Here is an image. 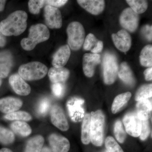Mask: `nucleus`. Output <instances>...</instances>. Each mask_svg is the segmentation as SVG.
Returning <instances> with one entry per match:
<instances>
[{
	"mask_svg": "<svg viewBox=\"0 0 152 152\" xmlns=\"http://www.w3.org/2000/svg\"><path fill=\"white\" fill-rule=\"evenodd\" d=\"M27 19L24 11L14 12L0 23V30L5 36L20 35L26 29Z\"/></svg>",
	"mask_w": 152,
	"mask_h": 152,
	"instance_id": "f257e3e1",
	"label": "nucleus"
},
{
	"mask_svg": "<svg viewBox=\"0 0 152 152\" xmlns=\"http://www.w3.org/2000/svg\"><path fill=\"white\" fill-rule=\"evenodd\" d=\"M50 37V31L46 26L42 24L33 25L30 28L28 37L21 41V45L25 50H32L37 44L48 40Z\"/></svg>",
	"mask_w": 152,
	"mask_h": 152,
	"instance_id": "f03ea898",
	"label": "nucleus"
},
{
	"mask_svg": "<svg viewBox=\"0 0 152 152\" xmlns=\"http://www.w3.org/2000/svg\"><path fill=\"white\" fill-rule=\"evenodd\" d=\"M105 117L102 111L92 112L91 114L90 137L91 141L96 146H101L104 142Z\"/></svg>",
	"mask_w": 152,
	"mask_h": 152,
	"instance_id": "7ed1b4c3",
	"label": "nucleus"
},
{
	"mask_svg": "<svg viewBox=\"0 0 152 152\" xmlns=\"http://www.w3.org/2000/svg\"><path fill=\"white\" fill-rule=\"evenodd\" d=\"M19 75L24 80H37L43 78L48 73L46 66L39 62H32L22 65L19 68Z\"/></svg>",
	"mask_w": 152,
	"mask_h": 152,
	"instance_id": "20e7f679",
	"label": "nucleus"
},
{
	"mask_svg": "<svg viewBox=\"0 0 152 152\" xmlns=\"http://www.w3.org/2000/svg\"><path fill=\"white\" fill-rule=\"evenodd\" d=\"M68 46L73 50H80L85 39V31L83 25L78 22H73L68 26L66 30Z\"/></svg>",
	"mask_w": 152,
	"mask_h": 152,
	"instance_id": "39448f33",
	"label": "nucleus"
},
{
	"mask_svg": "<svg viewBox=\"0 0 152 152\" xmlns=\"http://www.w3.org/2000/svg\"><path fill=\"white\" fill-rule=\"evenodd\" d=\"M104 81L107 85L113 83L116 79L118 66L116 57L110 53H106L103 61Z\"/></svg>",
	"mask_w": 152,
	"mask_h": 152,
	"instance_id": "423d86ee",
	"label": "nucleus"
},
{
	"mask_svg": "<svg viewBox=\"0 0 152 152\" xmlns=\"http://www.w3.org/2000/svg\"><path fill=\"white\" fill-rule=\"evenodd\" d=\"M121 26L131 32L135 31L138 27L140 17L138 14L131 8L125 9L121 14L119 18Z\"/></svg>",
	"mask_w": 152,
	"mask_h": 152,
	"instance_id": "0eeeda50",
	"label": "nucleus"
},
{
	"mask_svg": "<svg viewBox=\"0 0 152 152\" xmlns=\"http://www.w3.org/2000/svg\"><path fill=\"white\" fill-rule=\"evenodd\" d=\"M44 18L47 26L51 29H59L62 26V18L58 9L49 5L44 9Z\"/></svg>",
	"mask_w": 152,
	"mask_h": 152,
	"instance_id": "6e6552de",
	"label": "nucleus"
},
{
	"mask_svg": "<svg viewBox=\"0 0 152 152\" xmlns=\"http://www.w3.org/2000/svg\"><path fill=\"white\" fill-rule=\"evenodd\" d=\"M126 132L135 137L140 136L141 130L142 122L135 113H130L125 115L123 119Z\"/></svg>",
	"mask_w": 152,
	"mask_h": 152,
	"instance_id": "1a4fd4ad",
	"label": "nucleus"
},
{
	"mask_svg": "<svg viewBox=\"0 0 152 152\" xmlns=\"http://www.w3.org/2000/svg\"><path fill=\"white\" fill-rule=\"evenodd\" d=\"M51 121L55 126L62 131H67L69 123L63 109L58 105H54L50 112Z\"/></svg>",
	"mask_w": 152,
	"mask_h": 152,
	"instance_id": "9d476101",
	"label": "nucleus"
},
{
	"mask_svg": "<svg viewBox=\"0 0 152 152\" xmlns=\"http://www.w3.org/2000/svg\"><path fill=\"white\" fill-rule=\"evenodd\" d=\"M112 37L114 45L121 51L126 53L130 49L132 38L126 30H121L116 34H113Z\"/></svg>",
	"mask_w": 152,
	"mask_h": 152,
	"instance_id": "9b49d317",
	"label": "nucleus"
},
{
	"mask_svg": "<svg viewBox=\"0 0 152 152\" xmlns=\"http://www.w3.org/2000/svg\"><path fill=\"white\" fill-rule=\"evenodd\" d=\"M84 103V100L78 98H74L68 102L69 113L74 121H81L84 118L85 111L83 107Z\"/></svg>",
	"mask_w": 152,
	"mask_h": 152,
	"instance_id": "f8f14e48",
	"label": "nucleus"
},
{
	"mask_svg": "<svg viewBox=\"0 0 152 152\" xmlns=\"http://www.w3.org/2000/svg\"><path fill=\"white\" fill-rule=\"evenodd\" d=\"M100 62V56L98 54H85L83 60V70L85 75L88 77H92L96 66Z\"/></svg>",
	"mask_w": 152,
	"mask_h": 152,
	"instance_id": "ddd939ff",
	"label": "nucleus"
},
{
	"mask_svg": "<svg viewBox=\"0 0 152 152\" xmlns=\"http://www.w3.org/2000/svg\"><path fill=\"white\" fill-rule=\"evenodd\" d=\"M9 83L14 91L18 94L26 96L31 93V88L29 85L18 74L12 75L9 78Z\"/></svg>",
	"mask_w": 152,
	"mask_h": 152,
	"instance_id": "4468645a",
	"label": "nucleus"
},
{
	"mask_svg": "<svg viewBox=\"0 0 152 152\" xmlns=\"http://www.w3.org/2000/svg\"><path fill=\"white\" fill-rule=\"evenodd\" d=\"M49 142L53 152H68L69 150V142L63 136L52 134L49 137Z\"/></svg>",
	"mask_w": 152,
	"mask_h": 152,
	"instance_id": "2eb2a0df",
	"label": "nucleus"
},
{
	"mask_svg": "<svg viewBox=\"0 0 152 152\" xmlns=\"http://www.w3.org/2000/svg\"><path fill=\"white\" fill-rule=\"evenodd\" d=\"M77 2L87 12L95 15L102 13L105 7V1L103 0H78Z\"/></svg>",
	"mask_w": 152,
	"mask_h": 152,
	"instance_id": "dca6fc26",
	"label": "nucleus"
},
{
	"mask_svg": "<svg viewBox=\"0 0 152 152\" xmlns=\"http://www.w3.org/2000/svg\"><path fill=\"white\" fill-rule=\"evenodd\" d=\"M23 106V102L16 98L8 97L0 99V111L8 114L18 110Z\"/></svg>",
	"mask_w": 152,
	"mask_h": 152,
	"instance_id": "f3484780",
	"label": "nucleus"
},
{
	"mask_svg": "<svg viewBox=\"0 0 152 152\" xmlns=\"http://www.w3.org/2000/svg\"><path fill=\"white\" fill-rule=\"evenodd\" d=\"M71 55V50L68 45L61 47L53 57L52 65L54 67H64L68 62Z\"/></svg>",
	"mask_w": 152,
	"mask_h": 152,
	"instance_id": "a211bd4d",
	"label": "nucleus"
},
{
	"mask_svg": "<svg viewBox=\"0 0 152 152\" xmlns=\"http://www.w3.org/2000/svg\"><path fill=\"white\" fill-rule=\"evenodd\" d=\"M13 65L12 55L8 51L0 52V78H5L8 76Z\"/></svg>",
	"mask_w": 152,
	"mask_h": 152,
	"instance_id": "6ab92c4d",
	"label": "nucleus"
},
{
	"mask_svg": "<svg viewBox=\"0 0 152 152\" xmlns=\"http://www.w3.org/2000/svg\"><path fill=\"white\" fill-rule=\"evenodd\" d=\"M69 71L66 68H57L54 67L50 68L48 73L49 78L54 83L65 81L69 78Z\"/></svg>",
	"mask_w": 152,
	"mask_h": 152,
	"instance_id": "aec40b11",
	"label": "nucleus"
},
{
	"mask_svg": "<svg viewBox=\"0 0 152 152\" xmlns=\"http://www.w3.org/2000/svg\"><path fill=\"white\" fill-rule=\"evenodd\" d=\"M118 75L126 84L133 86L136 83V79L127 63L123 62L118 72Z\"/></svg>",
	"mask_w": 152,
	"mask_h": 152,
	"instance_id": "412c9836",
	"label": "nucleus"
},
{
	"mask_svg": "<svg viewBox=\"0 0 152 152\" xmlns=\"http://www.w3.org/2000/svg\"><path fill=\"white\" fill-rule=\"evenodd\" d=\"M137 115L141 121L148 120L152 111V102L148 99L138 101L137 105Z\"/></svg>",
	"mask_w": 152,
	"mask_h": 152,
	"instance_id": "4be33fe9",
	"label": "nucleus"
},
{
	"mask_svg": "<svg viewBox=\"0 0 152 152\" xmlns=\"http://www.w3.org/2000/svg\"><path fill=\"white\" fill-rule=\"evenodd\" d=\"M132 96L130 92L123 93L117 96L113 102L111 111L113 114H115L121 110L129 100Z\"/></svg>",
	"mask_w": 152,
	"mask_h": 152,
	"instance_id": "5701e85b",
	"label": "nucleus"
},
{
	"mask_svg": "<svg viewBox=\"0 0 152 152\" xmlns=\"http://www.w3.org/2000/svg\"><path fill=\"white\" fill-rule=\"evenodd\" d=\"M45 140L41 135H37L30 139L28 142L25 152H41Z\"/></svg>",
	"mask_w": 152,
	"mask_h": 152,
	"instance_id": "b1692460",
	"label": "nucleus"
},
{
	"mask_svg": "<svg viewBox=\"0 0 152 152\" xmlns=\"http://www.w3.org/2000/svg\"><path fill=\"white\" fill-rule=\"evenodd\" d=\"M11 128L14 132L23 137H27L32 133L31 128L24 121H15L11 124Z\"/></svg>",
	"mask_w": 152,
	"mask_h": 152,
	"instance_id": "393cba45",
	"label": "nucleus"
},
{
	"mask_svg": "<svg viewBox=\"0 0 152 152\" xmlns=\"http://www.w3.org/2000/svg\"><path fill=\"white\" fill-rule=\"evenodd\" d=\"M91 114L85 115L82 126L81 141L85 145H88L91 142L90 137Z\"/></svg>",
	"mask_w": 152,
	"mask_h": 152,
	"instance_id": "a878e982",
	"label": "nucleus"
},
{
	"mask_svg": "<svg viewBox=\"0 0 152 152\" xmlns=\"http://www.w3.org/2000/svg\"><path fill=\"white\" fill-rule=\"evenodd\" d=\"M140 61L141 64L145 67H152V46L148 45L144 47L141 52L140 56Z\"/></svg>",
	"mask_w": 152,
	"mask_h": 152,
	"instance_id": "bb28decb",
	"label": "nucleus"
},
{
	"mask_svg": "<svg viewBox=\"0 0 152 152\" xmlns=\"http://www.w3.org/2000/svg\"><path fill=\"white\" fill-rule=\"evenodd\" d=\"M126 2L136 13L140 14L145 12L148 7V3L144 0H127Z\"/></svg>",
	"mask_w": 152,
	"mask_h": 152,
	"instance_id": "cd10ccee",
	"label": "nucleus"
},
{
	"mask_svg": "<svg viewBox=\"0 0 152 152\" xmlns=\"http://www.w3.org/2000/svg\"><path fill=\"white\" fill-rule=\"evenodd\" d=\"M152 85H145L142 86L138 90L135 96L136 101H140L148 99L152 97Z\"/></svg>",
	"mask_w": 152,
	"mask_h": 152,
	"instance_id": "c85d7f7f",
	"label": "nucleus"
},
{
	"mask_svg": "<svg viewBox=\"0 0 152 152\" xmlns=\"http://www.w3.org/2000/svg\"><path fill=\"white\" fill-rule=\"evenodd\" d=\"M5 118L10 121H28L32 119V116L28 113L25 111H16L11 113L7 114Z\"/></svg>",
	"mask_w": 152,
	"mask_h": 152,
	"instance_id": "c756f323",
	"label": "nucleus"
},
{
	"mask_svg": "<svg viewBox=\"0 0 152 152\" xmlns=\"http://www.w3.org/2000/svg\"><path fill=\"white\" fill-rule=\"evenodd\" d=\"M15 135L12 131L0 126V142L8 145L13 142Z\"/></svg>",
	"mask_w": 152,
	"mask_h": 152,
	"instance_id": "7c9ffc66",
	"label": "nucleus"
},
{
	"mask_svg": "<svg viewBox=\"0 0 152 152\" xmlns=\"http://www.w3.org/2000/svg\"><path fill=\"white\" fill-rule=\"evenodd\" d=\"M114 134L117 140L121 143L124 142L126 138V132L123 128L122 124L120 121L116 122L114 127Z\"/></svg>",
	"mask_w": 152,
	"mask_h": 152,
	"instance_id": "2f4dec72",
	"label": "nucleus"
},
{
	"mask_svg": "<svg viewBox=\"0 0 152 152\" xmlns=\"http://www.w3.org/2000/svg\"><path fill=\"white\" fill-rule=\"evenodd\" d=\"M105 143L106 148L108 152H124L113 137H108L106 139Z\"/></svg>",
	"mask_w": 152,
	"mask_h": 152,
	"instance_id": "473e14b6",
	"label": "nucleus"
},
{
	"mask_svg": "<svg viewBox=\"0 0 152 152\" xmlns=\"http://www.w3.org/2000/svg\"><path fill=\"white\" fill-rule=\"evenodd\" d=\"M45 3V1L44 0H30L28 4L30 12L34 15L39 13Z\"/></svg>",
	"mask_w": 152,
	"mask_h": 152,
	"instance_id": "72a5a7b5",
	"label": "nucleus"
},
{
	"mask_svg": "<svg viewBox=\"0 0 152 152\" xmlns=\"http://www.w3.org/2000/svg\"><path fill=\"white\" fill-rule=\"evenodd\" d=\"M98 41L94 35L90 33L85 39L83 44L84 49L87 51L92 50L95 46Z\"/></svg>",
	"mask_w": 152,
	"mask_h": 152,
	"instance_id": "f704fd0d",
	"label": "nucleus"
},
{
	"mask_svg": "<svg viewBox=\"0 0 152 152\" xmlns=\"http://www.w3.org/2000/svg\"><path fill=\"white\" fill-rule=\"evenodd\" d=\"M142 127L140 134V139L142 140H145L148 137L150 133L149 123L148 120L141 121Z\"/></svg>",
	"mask_w": 152,
	"mask_h": 152,
	"instance_id": "c9c22d12",
	"label": "nucleus"
},
{
	"mask_svg": "<svg viewBox=\"0 0 152 152\" xmlns=\"http://www.w3.org/2000/svg\"><path fill=\"white\" fill-rule=\"evenodd\" d=\"M52 89L53 94L57 97H61L64 93V87L61 83H54L52 85Z\"/></svg>",
	"mask_w": 152,
	"mask_h": 152,
	"instance_id": "e433bc0d",
	"label": "nucleus"
},
{
	"mask_svg": "<svg viewBox=\"0 0 152 152\" xmlns=\"http://www.w3.org/2000/svg\"><path fill=\"white\" fill-rule=\"evenodd\" d=\"M50 104L48 100L46 99L42 100L39 105L38 111L39 113L42 115L47 114L50 108Z\"/></svg>",
	"mask_w": 152,
	"mask_h": 152,
	"instance_id": "4c0bfd02",
	"label": "nucleus"
},
{
	"mask_svg": "<svg viewBox=\"0 0 152 152\" xmlns=\"http://www.w3.org/2000/svg\"><path fill=\"white\" fill-rule=\"evenodd\" d=\"M68 1L66 0H48L45 1V3H46L48 5L57 8V7H60L64 5Z\"/></svg>",
	"mask_w": 152,
	"mask_h": 152,
	"instance_id": "58836bf2",
	"label": "nucleus"
},
{
	"mask_svg": "<svg viewBox=\"0 0 152 152\" xmlns=\"http://www.w3.org/2000/svg\"><path fill=\"white\" fill-rule=\"evenodd\" d=\"M152 26L146 25L142 28V32L146 38L150 41H152Z\"/></svg>",
	"mask_w": 152,
	"mask_h": 152,
	"instance_id": "ea45409f",
	"label": "nucleus"
},
{
	"mask_svg": "<svg viewBox=\"0 0 152 152\" xmlns=\"http://www.w3.org/2000/svg\"><path fill=\"white\" fill-rule=\"evenodd\" d=\"M103 49V42L101 41H98L95 46L92 50L91 52L92 53L98 54L102 51Z\"/></svg>",
	"mask_w": 152,
	"mask_h": 152,
	"instance_id": "a19ab883",
	"label": "nucleus"
},
{
	"mask_svg": "<svg viewBox=\"0 0 152 152\" xmlns=\"http://www.w3.org/2000/svg\"><path fill=\"white\" fill-rule=\"evenodd\" d=\"M145 78L147 81L152 80V68L150 67L144 71Z\"/></svg>",
	"mask_w": 152,
	"mask_h": 152,
	"instance_id": "79ce46f5",
	"label": "nucleus"
},
{
	"mask_svg": "<svg viewBox=\"0 0 152 152\" xmlns=\"http://www.w3.org/2000/svg\"><path fill=\"white\" fill-rule=\"evenodd\" d=\"M7 40L5 36L3 35L0 30V48H2L5 45Z\"/></svg>",
	"mask_w": 152,
	"mask_h": 152,
	"instance_id": "37998d69",
	"label": "nucleus"
},
{
	"mask_svg": "<svg viewBox=\"0 0 152 152\" xmlns=\"http://www.w3.org/2000/svg\"><path fill=\"white\" fill-rule=\"evenodd\" d=\"M6 2H7L6 1L0 0V12H2V11L4 10Z\"/></svg>",
	"mask_w": 152,
	"mask_h": 152,
	"instance_id": "c03bdc74",
	"label": "nucleus"
},
{
	"mask_svg": "<svg viewBox=\"0 0 152 152\" xmlns=\"http://www.w3.org/2000/svg\"><path fill=\"white\" fill-rule=\"evenodd\" d=\"M41 152H52L51 150L48 147H45L43 148L42 149Z\"/></svg>",
	"mask_w": 152,
	"mask_h": 152,
	"instance_id": "a18cd8bd",
	"label": "nucleus"
},
{
	"mask_svg": "<svg viewBox=\"0 0 152 152\" xmlns=\"http://www.w3.org/2000/svg\"><path fill=\"white\" fill-rule=\"evenodd\" d=\"M0 152H13L11 150L9 149L4 148L0 150Z\"/></svg>",
	"mask_w": 152,
	"mask_h": 152,
	"instance_id": "49530a36",
	"label": "nucleus"
},
{
	"mask_svg": "<svg viewBox=\"0 0 152 152\" xmlns=\"http://www.w3.org/2000/svg\"><path fill=\"white\" fill-rule=\"evenodd\" d=\"M2 85V80L1 79H0V86H1Z\"/></svg>",
	"mask_w": 152,
	"mask_h": 152,
	"instance_id": "de8ad7c7",
	"label": "nucleus"
},
{
	"mask_svg": "<svg viewBox=\"0 0 152 152\" xmlns=\"http://www.w3.org/2000/svg\"><path fill=\"white\" fill-rule=\"evenodd\" d=\"M105 152H108V151H105Z\"/></svg>",
	"mask_w": 152,
	"mask_h": 152,
	"instance_id": "09e8293b",
	"label": "nucleus"
}]
</instances>
